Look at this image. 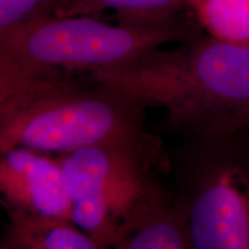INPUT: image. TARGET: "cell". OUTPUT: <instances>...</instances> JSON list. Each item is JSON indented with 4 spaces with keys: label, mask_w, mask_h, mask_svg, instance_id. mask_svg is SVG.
I'll list each match as a JSON object with an SVG mask.
<instances>
[{
    "label": "cell",
    "mask_w": 249,
    "mask_h": 249,
    "mask_svg": "<svg viewBox=\"0 0 249 249\" xmlns=\"http://www.w3.org/2000/svg\"><path fill=\"white\" fill-rule=\"evenodd\" d=\"M112 249H192L172 196Z\"/></svg>",
    "instance_id": "30bf717a"
},
{
    "label": "cell",
    "mask_w": 249,
    "mask_h": 249,
    "mask_svg": "<svg viewBox=\"0 0 249 249\" xmlns=\"http://www.w3.org/2000/svg\"><path fill=\"white\" fill-rule=\"evenodd\" d=\"M148 104L92 75L29 76L0 71V152L62 155L93 145L148 143Z\"/></svg>",
    "instance_id": "6da1fadb"
},
{
    "label": "cell",
    "mask_w": 249,
    "mask_h": 249,
    "mask_svg": "<svg viewBox=\"0 0 249 249\" xmlns=\"http://www.w3.org/2000/svg\"><path fill=\"white\" fill-rule=\"evenodd\" d=\"M92 76L164 108L167 124L187 141L249 127V44L201 34Z\"/></svg>",
    "instance_id": "7a4b0ae2"
},
{
    "label": "cell",
    "mask_w": 249,
    "mask_h": 249,
    "mask_svg": "<svg viewBox=\"0 0 249 249\" xmlns=\"http://www.w3.org/2000/svg\"><path fill=\"white\" fill-rule=\"evenodd\" d=\"M203 34L194 21L110 24L97 17H42L0 34V71L29 76L117 71L154 49Z\"/></svg>",
    "instance_id": "277c9868"
},
{
    "label": "cell",
    "mask_w": 249,
    "mask_h": 249,
    "mask_svg": "<svg viewBox=\"0 0 249 249\" xmlns=\"http://www.w3.org/2000/svg\"><path fill=\"white\" fill-rule=\"evenodd\" d=\"M172 197L192 249H249V127L170 151Z\"/></svg>",
    "instance_id": "5b68a950"
},
{
    "label": "cell",
    "mask_w": 249,
    "mask_h": 249,
    "mask_svg": "<svg viewBox=\"0 0 249 249\" xmlns=\"http://www.w3.org/2000/svg\"><path fill=\"white\" fill-rule=\"evenodd\" d=\"M58 0H0V34L49 15Z\"/></svg>",
    "instance_id": "8fae6325"
},
{
    "label": "cell",
    "mask_w": 249,
    "mask_h": 249,
    "mask_svg": "<svg viewBox=\"0 0 249 249\" xmlns=\"http://www.w3.org/2000/svg\"><path fill=\"white\" fill-rule=\"evenodd\" d=\"M57 158L67 183L71 222L107 248L172 196L164 183L171 156L160 139L93 145Z\"/></svg>",
    "instance_id": "3957f363"
},
{
    "label": "cell",
    "mask_w": 249,
    "mask_h": 249,
    "mask_svg": "<svg viewBox=\"0 0 249 249\" xmlns=\"http://www.w3.org/2000/svg\"><path fill=\"white\" fill-rule=\"evenodd\" d=\"M114 12L119 22L166 24L188 20L186 0H58L46 17H97Z\"/></svg>",
    "instance_id": "52a82bcc"
},
{
    "label": "cell",
    "mask_w": 249,
    "mask_h": 249,
    "mask_svg": "<svg viewBox=\"0 0 249 249\" xmlns=\"http://www.w3.org/2000/svg\"><path fill=\"white\" fill-rule=\"evenodd\" d=\"M0 194L8 218L71 220V201L57 156L28 148L0 152Z\"/></svg>",
    "instance_id": "8992f818"
},
{
    "label": "cell",
    "mask_w": 249,
    "mask_h": 249,
    "mask_svg": "<svg viewBox=\"0 0 249 249\" xmlns=\"http://www.w3.org/2000/svg\"><path fill=\"white\" fill-rule=\"evenodd\" d=\"M186 4L204 35L249 44V0H186Z\"/></svg>",
    "instance_id": "9c48e42d"
},
{
    "label": "cell",
    "mask_w": 249,
    "mask_h": 249,
    "mask_svg": "<svg viewBox=\"0 0 249 249\" xmlns=\"http://www.w3.org/2000/svg\"><path fill=\"white\" fill-rule=\"evenodd\" d=\"M1 238L11 249H111L71 220L8 218Z\"/></svg>",
    "instance_id": "ba28073f"
},
{
    "label": "cell",
    "mask_w": 249,
    "mask_h": 249,
    "mask_svg": "<svg viewBox=\"0 0 249 249\" xmlns=\"http://www.w3.org/2000/svg\"><path fill=\"white\" fill-rule=\"evenodd\" d=\"M0 249H11L9 248V246L7 245V242H6L2 238H1V242H0Z\"/></svg>",
    "instance_id": "7c38bea8"
}]
</instances>
